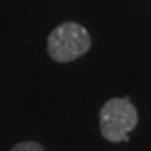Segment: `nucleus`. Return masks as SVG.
Segmentation results:
<instances>
[{"mask_svg":"<svg viewBox=\"0 0 151 151\" xmlns=\"http://www.w3.org/2000/svg\"><path fill=\"white\" fill-rule=\"evenodd\" d=\"M9 151H45L43 145L39 142H20V143H16Z\"/></svg>","mask_w":151,"mask_h":151,"instance_id":"7ed1b4c3","label":"nucleus"},{"mask_svg":"<svg viewBox=\"0 0 151 151\" xmlns=\"http://www.w3.org/2000/svg\"><path fill=\"white\" fill-rule=\"evenodd\" d=\"M91 39L88 31L79 23L66 22L57 26L48 37V52L54 62L68 63L90 50Z\"/></svg>","mask_w":151,"mask_h":151,"instance_id":"f257e3e1","label":"nucleus"},{"mask_svg":"<svg viewBox=\"0 0 151 151\" xmlns=\"http://www.w3.org/2000/svg\"><path fill=\"white\" fill-rule=\"evenodd\" d=\"M137 125V111L128 99H111L100 109V133L113 143L128 142Z\"/></svg>","mask_w":151,"mask_h":151,"instance_id":"f03ea898","label":"nucleus"}]
</instances>
